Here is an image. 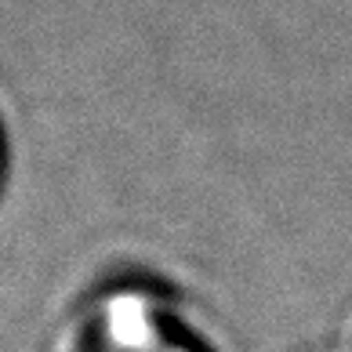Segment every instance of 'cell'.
I'll list each match as a JSON object with an SVG mask.
<instances>
[{
	"label": "cell",
	"instance_id": "cell-1",
	"mask_svg": "<svg viewBox=\"0 0 352 352\" xmlns=\"http://www.w3.org/2000/svg\"><path fill=\"white\" fill-rule=\"evenodd\" d=\"M69 352H207V345L156 287L116 283L87 305Z\"/></svg>",
	"mask_w": 352,
	"mask_h": 352
},
{
	"label": "cell",
	"instance_id": "cell-2",
	"mask_svg": "<svg viewBox=\"0 0 352 352\" xmlns=\"http://www.w3.org/2000/svg\"><path fill=\"white\" fill-rule=\"evenodd\" d=\"M0 167H4V146H0Z\"/></svg>",
	"mask_w": 352,
	"mask_h": 352
}]
</instances>
